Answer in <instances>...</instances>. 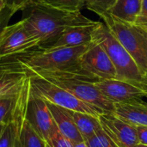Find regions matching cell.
Segmentation results:
<instances>
[{"instance_id": "1", "label": "cell", "mask_w": 147, "mask_h": 147, "mask_svg": "<svg viewBox=\"0 0 147 147\" xmlns=\"http://www.w3.org/2000/svg\"><path fill=\"white\" fill-rule=\"evenodd\" d=\"M22 11L24 12L22 19L32 27L41 41L40 47H45L54 42L67 28L95 22L80 11L63 10L35 2Z\"/></svg>"}, {"instance_id": "2", "label": "cell", "mask_w": 147, "mask_h": 147, "mask_svg": "<svg viewBox=\"0 0 147 147\" xmlns=\"http://www.w3.org/2000/svg\"><path fill=\"white\" fill-rule=\"evenodd\" d=\"M28 74L49 81L67 90L81 101L97 107L105 112L113 113L114 111L115 102L106 97L95 84L100 80L82 70L80 66L72 69L43 71Z\"/></svg>"}, {"instance_id": "3", "label": "cell", "mask_w": 147, "mask_h": 147, "mask_svg": "<svg viewBox=\"0 0 147 147\" xmlns=\"http://www.w3.org/2000/svg\"><path fill=\"white\" fill-rule=\"evenodd\" d=\"M90 45L59 48L38 47L9 58L17 62L28 73L72 69L79 66V59Z\"/></svg>"}, {"instance_id": "4", "label": "cell", "mask_w": 147, "mask_h": 147, "mask_svg": "<svg viewBox=\"0 0 147 147\" xmlns=\"http://www.w3.org/2000/svg\"><path fill=\"white\" fill-rule=\"evenodd\" d=\"M100 17L111 34L134 59L147 81V30L134 23L122 22L109 13Z\"/></svg>"}, {"instance_id": "5", "label": "cell", "mask_w": 147, "mask_h": 147, "mask_svg": "<svg viewBox=\"0 0 147 147\" xmlns=\"http://www.w3.org/2000/svg\"><path fill=\"white\" fill-rule=\"evenodd\" d=\"M94 41L99 43L109 54L116 70L117 79L143 85L147 88V81L141 73L138 65L122 47V45L111 34L103 22L97 28Z\"/></svg>"}, {"instance_id": "6", "label": "cell", "mask_w": 147, "mask_h": 147, "mask_svg": "<svg viewBox=\"0 0 147 147\" xmlns=\"http://www.w3.org/2000/svg\"><path fill=\"white\" fill-rule=\"evenodd\" d=\"M29 94L65 109L85 113L96 118L105 113L102 109L81 101L67 90L36 76L29 75Z\"/></svg>"}, {"instance_id": "7", "label": "cell", "mask_w": 147, "mask_h": 147, "mask_svg": "<svg viewBox=\"0 0 147 147\" xmlns=\"http://www.w3.org/2000/svg\"><path fill=\"white\" fill-rule=\"evenodd\" d=\"M41 41L24 20L8 25L0 36V59L16 56L40 47Z\"/></svg>"}, {"instance_id": "8", "label": "cell", "mask_w": 147, "mask_h": 147, "mask_svg": "<svg viewBox=\"0 0 147 147\" xmlns=\"http://www.w3.org/2000/svg\"><path fill=\"white\" fill-rule=\"evenodd\" d=\"M79 66L99 80L117 79L116 70L104 48L94 41L81 56Z\"/></svg>"}, {"instance_id": "9", "label": "cell", "mask_w": 147, "mask_h": 147, "mask_svg": "<svg viewBox=\"0 0 147 147\" xmlns=\"http://www.w3.org/2000/svg\"><path fill=\"white\" fill-rule=\"evenodd\" d=\"M29 84L28 73L10 58L0 59V97L17 96Z\"/></svg>"}, {"instance_id": "10", "label": "cell", "mask_w": 147, "mask_h": 147, "mask_svg": "<svg viewBox=\"0 0 147 147\" xmlns=\"http://www.w3.org/2000/svg\"><path fill=\"white\" fill-rule=\"evenodd\" d=\"M98 119L103 132L116 147H132L140 144L134 125L121 120L112 112H105Z\"/></svg>"}, {"instance_id": "11", "label": "cell", "mask_w": 147, "mask_h": 147, "mask_svg": "<svg viewBox=\"0 0 147 147\" xmlns=\"http://www.w3.org/2000/svg\"><path fill=\"white\" fill-rule=\"evenodd\" d=\"M100 91L113 102H131L147 97V88L119 79H105L95 83Z\"/></svg>"}, {"instance_id": "12", "label": "cell", "mask_w": 147, "mask_h": 147, "mask_svg": "<svg viewBox=\"0 0 147 147\" xmlns=\"http://www.w3.org/2000/svg\"><path fill=\"white\" fill-rule=\"evenodd\" d=\"M25 116L36 133L47 143L56 128L47 102L40 98L30 96L27 102Z\"/></svg>"}, {"instance_id": "13", "label": "cell", "mask_w": 147, "mask_h": 147, "mask_svg": "<svg viewBox=\"0 0 147 147\" xmlns=\"http://www.w3.org/2000/svg\"><path fill=\"white\" fill-rule=\"evenodd\" d=\"M99 25L100 22H95L93 24L67 28L59 36V38L54 42L40 48L73 47L90 45L94 42L95 33Z\"/></svg>"}, {"instance_id": "14", "label": "cell", "mask_w": 147, "mask_h": 147, "mask_svg": "<svg viewBox=\"0 0 147 147\" xmlns=\"http://www.w3.org/2000/svg\"><path fill=\"white\" fill-rule=\"evenodd\" d=\"M28 97L22 104L16 118L15 119L17 128L16 147H47L46 142L36 133L26 119L25 110Z\"/></svg>"}, {"instance_id": "15", "label": "cell", "mask_w": 147, "mask_h": 147, "mask_svg": "<svg viewBox=\"0 0 147 147\" xmlns=\"http://www.w3.org/2000/svg\"><path fill=\"white\" fill-rule=\"evenodd\" d=\"M58 130L72 144L84 141L71 117V110L46 102Z\"/></svg>"}, {"instance_id": "16", "label": "cell", "mask_w": 147, "mask_h": 147, "mask_svg": "<svg viewBox=\"0 0 147 147\" xmlns=\"http://www.w3.org/2000/svg\"><path fill=\"white\" fill-rule=\"evenodd\" d=\"M113 114L134 126L147 127L146 102H115Z\"/></svg>"}, {"instance_id": "17", "label": "cell", "mask_w": 147, "mask_h": 147, "mask_svg": "<svg viewBox=\"0 0 147 147\" xmlns=\"http://www.w3.org/2000/svg\"><path fill=\"white\" fill-rule=\"evenodd\" d=\"M28 95L29 84L26 90L17 96L0 97V126H4L15 121Z\"/></svg>"}, {"instance_id": "18", "label": "cell", "mask_w": 147, "mask_h": 147, "mask_svg": "<svg viewBox=\"0 0 147 147\" xmlns=\"http://www.w3.org/2000/svg\"><path fill=\"white\" fill-rule=\"evenodd\" d=\"M143 0H116L107 12L112 16L128 23H135L140 12Z\"/></svg>"}, {"instance_id": "19", "label": "cell", "mask_w": 147, "mask_h": 147, "mask_svg": "<svg viewBox=\"0 0 147 147\" xmlns=\"http://www.w3.org/2000/svg\"><path fill=\"white\" fill-rule=\"evenodd\" d=\"M71 117L83 139L95 135L102 130L99 119L90 115L71 110Z\"/></svg>"}, {"instance_id": "20", "label": "cell", "mask_w": 147, "mask_h": 147, "mask_svg": "<svg viewBox=\"0 0 147 147\" xmlns=\"http://www.w3.org/2000/svg\"><path fill=\"white\" fill-rule=\"evenodd\" d=\"M34 2L68 11H80L84 8V0H34Z\"/></svg>"}, {"instance_id": "21", "label": "cell", "mask_w": 147, "mask_h": 147, "mask_svg": "<svg viewBox=\"0 0 147 147\" xmlns=\"http://www.w3.org/2000/svg\"><path fill=\"white\" fill-rule=\"evenodd\" d=\"M17 128L16 121L9 122L3 127L0 134V147H16Z\"/></svg>"}, {"instance_id": "22", "label": "cell", "mask_w": 147, "mask_h": 147, "mask_svg": "<svg viewBox=\"0 0 147 147\" xmlns=\"http://www.w3.org/2000/svg\"><path fill=\"white\" fill-rule=\"evenodd\" d=\"M115 2L116 0H84V7L100 16L107 13Z\"/></svg>"}, {"instance_id": "23", "label": "cell", "mask_w": 147, "mask_h": 147, "mask_svg": "<svg viewBox=\"0 0 147 147\" xmlns=\"http://www.w3.org/2000/svg\"><path fill=\"white\" fill-rule=\"evenodd\" d=\"M87 147H116L103 130L84 140Z\"/></svg>"}, {"instance_id": "24", "label": "cell", "mask_w": 147, "mask_h": 147, "mask_svg": "<svg viewBox=\"0 0 147 147\" xmlns=\"http://www.w3.org/2000/svg\"><path fill=\"white\" fill-rule=\"evenodd\" d=\"M46 145L47 147H73L72 143L58 130L57 127Z\"/></svg>"}, {"instance_id": "25", "label": "cell", "mask_w": 147, "mask_h": 147, "mask_svg": "<svg viewBox=\"0 0 147 147\" xmlns=\"http://www.w3.org/2000/svg\"><path fill=\"white\" fill-rule=\"evenodd\" d=\"M15 13H16V11L7 5L1 11V13H0V36H1V34L3 31V29L9 25V22Z\"/></svg>"}, {"instance_id": "26", "label": "cell", "mask_w": 147, "mask_h": 147, "mask_svg": "<svg viewBox=\"0 0 147 147\" xmlns=\"http://www.w3.org/2000/svg\"><path fill=\"white\" fill-rule=\"evenodd\" d=\"M134 24L147 30V0H143L140 12Z\"/></svg>"}, {"instance_id": "27", "label": "cell", "mask_w": 147, "mask_h": 147, "mask_svg": "<svg viewBox=\"0 0 147 147\" xmlns=\"http://www.w3.org/2000/svg\"><path fill=\"white\" fill-rule=\"evenodd\" d=\"M34 0H7V6L13 9L16 12L25 9Z\"/></svg>"}, {"instance_id": "28", "label": "cell", "mask_w": 147, "mask_h": 147, "mask_svg": "<svg viewBox=\"0 0 147 147\" xmlns=\"http://www.w3.org/2000/svg\"><path fill=\"white\" fill-rule=\"evenodd\" d=\"M139 140V143L147 146V127L134 126Z\"/></svg>"}, {"instance_id": "29", "label": "cell", "mask_w": 147, "mask_h": 147, "mask_svg": "<svg viewBox=\"0 0 147 147\" xmlns=\"http://www.w3.org/2000/svg\"><path fill=\"white\" fill-rule=\"evenodd\" d=\"M6 5H7V0H0V13L6 7Z\"/></svg>"}, {"instance_id": "30", "label": "cell", "mask_w": 147, "mask_h": 147, "mask_svg": "<svg viewBox=\"0 0 147 147\" xmlns=\"http://www.w3.org/2000/svg\"><path fill=\"white\" fill-rule=\"evenodd\" d=\"M73 147H87L86 144L84 141H82V142H78V143H74L72 144Z\"/></svg>"}, {"instance_id": "31", "label": "cell", "mask_w": 147, "mask_h": 147, "mask_svg": "<svg viewBox=\"0 0 147 147\" xmlns=\"http://www.w3.org/2000/svg\"><path fill=\"white\" fill-rule=\"evenodd\" d=\"M132 147H147V146L142 145V144H137V145H135V146H134Z\"/></svg>"}, {"instance_id": "32", "label": "cell", "mask_w": 147, "mask_h": 147, "mask_svg": "<svg viewBox=\"0 0 147 147\" xmlns=\"http://www.w3.org/2000/svg\"><path fill=\"white\" fill-rule=\"evenodd\" d=\"M4 126H5V125H4ZM4 126H0V134H1V133H2V131H3Z\"/></svg>"}, {"instance_id": "33", "label": "cell", "mask_w": 147, "mask_h": 147, "mask_svg": "<svg viewBox=\"0 0 147 147\" xmlns=\"http://www.w3.org/2000/svg\"><path fill=\"white\" fill-rule=\"evenodd\" d=\"M146 105H147V102H146Z\"/></svg>"}]
</instances>
